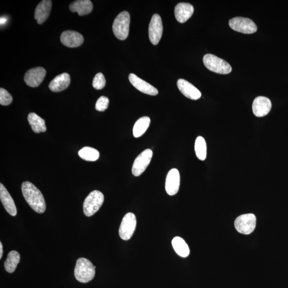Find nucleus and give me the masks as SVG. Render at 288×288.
<instances>
[{
  "label": "nucleus",
  "instance_id": "31",
  "mask_svg": "<svg viewBox=\"0 0 288 288\" xmlns=\"http://www.w3.org/2000/svg\"><path fill=\"white\" fill-rule=\"evenodd\" d=\"M3 255V246L1 242H0V259H1Z\"/></svg>",
  "mask_w": 288,
  "mask_h": 288
},
{
  "label": "nucleus",
  "instance_id": "21",
  "mask_svg": "<svg viewBox=\"0 0 288 288\" xmlns=\"http://www.w3.org/2000/svg\"><path fill=\"white\" fill-rule=\"evenodd\" d=\"M69 8L72 13L77 12L79 16H84L91 12L93 4L90 0H77L71 3Z\"/></svg>",
  "mask_w": 288,
  "mask_h": 288
},
{
  "label": "nucleus",
  "instance_id": "32",
  "mask_svg": "<svg viewBox=\"0 0 288 288\" xmlns=\"http://www.w3.org/2000/svg\"><path fill=\"white\" fill-rule=\"evenodd\" d=\"M7 21V19L3 18V17H1V24H4L5 22Z\"/></svg>",
  "mask_w": 288,
  "mask_h": 288
},
{
  "label": "nucleus",
  "instance_id": "1",
  "mask_svg": "<svg viewBox=\"0 0 288 288\" xmlns=\"http://www.w3.org/2000/svg\"><path fill=\"white\" fill-rule=\"evenodd\" d=\"M21 191L23 196L31 208L38 214H42L46 209L45 202L40 190L29 182L22 184Z\"/></svg>",
  "mask_w": 288,
  "mask_h": 288
},
{
  "label": "nucleus",
  "instance_id": "15",
  "mask_svg": "<svg viewBox=\"0 0 288 288\" xmlns=\"http://www.w3.org/2000/svg\"><path fill=\"white\" fill-rule=\"evenodd\" d=\"M129 80L132 85L142 93L151 96H156L158 94L159 92L156 88L145 81L138 77L136 75L130 74Z\"/></svg>",
  "mask_w": 288,
  "mask_h": 288
},
{
  "label": "nucleus",
  "instance_id": "20",
  "mask_svg": "<svg viewBox=\"0 0 288 288\" xmlns=\"http://www.w3.org/2000/svg\"><path fill=\"white\" fill-rule=\"evenodd\" d=\"M52 7V1L50 0H43L40 2L35 10L34 18L38 24L41 25L47 20L49 16Z\"/></svg>",
  "mask_w": 288,
  "mask_h": 288
},
{
  "label": "nucleus",
  "instance_id": "6",
  "mask_svg": "<svg viewBox=\"0 0 288 288\" xmlns=\"http://www.w3.org/2000/svg\"><path fill=\"white\" fill-rule=\"evenodd\" d=\"M234 226L240 233L249 235L254 231L256 228V217L252 214L242 215L236 219Z\"/></svg>",
  "mask_w": 288,
  "mask_h": 288
},
{
  "label": "nucleus",
  "instance_id": "14",
  "mask_svg": "<svg viewBox=\"0 0 288 288\" xmlns=\"http://www.w3.org/2000/svg\"><path fill=\"white\" fill-rule=\"evenodd\" d=\"M61 41L69 48H76L82 45L84 38L82 34L73 31L63 32L61 36Z\"/></svg>",
  "mask_w": 288,
  "mask_h": 288
},
{
  "label": "nucleus",
  "instance_id": "19",
  "mask_svg": "<svg viewBox=\"0 0 288 288\" xmlns=\"http://www.w3.org/2000/svg\"><path fill=\"white\" fill-rule=\"evenodd\" d=\"M71 83V78L68 73H64L56 77L50 82L49 87L51 91L58 93L68 88Z\"/></svg>",
  "mask_w": 288,
  "mask_h": 288
},
{
  "label": "nucleus",
  "instance_id": "7",
  "mask_svg": "<svg viewBox=\"0 0 288 288\" xmlns=\"http://www.w3.org/2000/svg\"><path fill=\"white\" fill-rule=\"evenodd\" d=\"M229 26L232 30L244 34H252L257 31L255 23L245 17H235L229 21Z\"/></svg>",
  "mask_w": 288,
  "mask_h": 288
},
{
  "label": "nucleus",
  "instance_id": "25",
  "mask_svg": "<svg viewBox=\"0 0 288 288\" xmlns=\"http://www.w3.org/2000/svg\"><path fill=\"white\" fill-rule=\"evenodd\" d=\"M150 123L151 119L148 117H143L138 119L134 126V136L139 138L145 134Z\"/></svg>",
  "mask_w": 288,
  "mask_h": 288
},
{
  "label": "nucleus",
  "instance_id": "17",
  "mask_svg": "<svg viewBox=\"0 0 288 288\" xmlns=\"http://www.w3.org/2000/svg\"><path fill=\"white\" fill-rule=\"evenodd\" d=\"M194 13L193 5L188 3H178L175 8V15L177 21L180 23L187 21Z\"/></svg>",
  "mask_w": 288,
  "mask_h": 288
},
{
  "label": "nucleus",
  "instance_id": "26",
  "mask_svg": "<svg viewBox=\"0 0 288 288\" xmlns=\"http://www.w3.org/2000/svg\"><path fill=\"white\" fill-rule=\"evenodd\" d=\"M78 154L81 158L87 161H95L100 158L99 151L90 147H84L80 149Z\"/></svg>",
  "mask_w": 288,
  "mask_h": 288
},
{
  "label": "nucleus",
  "instance_id": "2",
  "mask_svg": "<svg viewBox=\"0 0 288 288\" xmlns=\"http://www.w3.org/2000/svg\"><path fill=\"white\" fill-rule=\"evenodd\" d=\"M96 267L88 259L80 258L78 259L74 269V276L82 283H88L95 275Z\"/></svg>",
  "mask_w": 288,
  "mask_h": 288
},
{
  "label": "nucleus",
  "instance_id": "16",
  "mask_svg": "<svg viewBox=\"0 0 288 288\" xmlns=\"http://www.w3.org/2000/svg\"><path fill=\"white\" fill-rule=\"evenodd\" d=\"M177 86L181 93L192 100H198L201 97V92L192 83L184 79H179L177 82Z\"/></svg>",
  "mask_w": 288,
  "mask_h": 288
},
{
  "label": "nucleus",
  "instance_id": "23",
  "mask_svg": "<svg viewBox=\"0 0 288 288\" xmlns=\"http://www.w3.org/2000/svg\"><path fill=\"white\" fill-rule=\"evenodd\" d=\"M20 254L18 252L15 250L10 251L4 263L5 270L9 273L14 272L17 266L20 262Z\"/></svg>",
  "mask_w": 288,
  "mask_h": 288
},
{
  "label": "nucleus",
  "instance_id": "11",
  "mask_svg": "<svg viewBox=\"0 0 288 288\" xmlns=\"http://www.w3.org/2000/svg\"><path fill=\"white\" fill-rule=\"evenodd\" d=\"M46 71L42 67L30 69L26 72L24 77L26 84L32 88L37 87L41 84L45 77Z\"/></svg>",
  "mask_w": 288,
  "mask_h": 288
},
{
  "label": "nucleus",
  "instance_id": "13",
  "mask_svg": "<svg viewBox=\"0 0 288 288\" xmlns=\"http://www.w3.org/2000/svg\"><path fill=\"white\" fill-rule=\"evenodd\" d=\"M271 108V102L266 97L258 96L253 102L252 111L257 117L266 116Z\"/></svg>",
  "mask_w": 288,
  "mask_h": 288
},
{
  "label": "nucleus",
  "instance_id": "4",
  "mask_svg": "<svg viewBox=\"0 0 288 288\" xmlns=\"http://www.w3.org/2000/svg\"><path fill=\"white\" fill-rule=\"evenodd\" d=\"M204 64L208 70L221 74H228L232 72V67L228 63L220 58L212 54H206L204 57Z\"/></svg>",
  "mask_w": 288,
  "mask_h": 288
},
{
  "label": "nucleus",
  "instance_id": "3",
  "mask_svg": "<svg viewBox=\"0 0 288 288\" xmlns=\"http://www.w3.org/2000/svg\"><path fill=\"white\" fill-rule=\"evenodd\" d=\"M130 22V15L127 11L120 13L113 24V32L115 37L120 40L128 38Z\"/></svg>",
  "mask_w": 288,
  "mask_h": 288
},
{
  "label": "nucleus",
  "instance_id": "28",
  "mask_svg": "<svg viewBox=\"0 0 288 288\" xmlns=\"http://www.w3.org/2000/svg\"><path fill=\"white\" fill-rule=\"evenodd\" d=\"M106 79L102 73H97L93 82V87L97 90H101L105 87Z\"/></svg>",
  "mask_w": 288,
  "mask_h": 288
},
{
  "label": "nucleus",
  "instance_id": "18",
  "mask_svg": "<svg viewBox=\"0 0 288 288\" xmlns=\"http://www.w3.org/2000/svg\"><path fill=\"white\" fill-rule=\"evenodd\" d=\"M0 199L4 209L12 216H16L17 211L14 201L2 183L0 184Z\"/></svg>",
  "mask_w": 288,
  "mask_h": 288
},
{
  "label": "nucleus",
  "instance_id": "10",
  "mask_svg": "<svg viewBox=\"0 0 288 288\" xmlns=\"http://www.w3.org/2000/svg\"><path fill=\"white\" fill-rule=\"evenodd\" d=\"M163 25L161 17L158 14H154L149 23L148 34L151 43L157 45L162 37Z\"/></svg>",
  "mask_w": 288,
  "mask_h": 288
},
{
  "label": "nucleus",
  "instance_id": "30",
  "mask_svg": "<svg viewBox=\"0 0 288 288\" xmlns=\"http://www.w3.org/2000/svg\"><path fill=\"white\" fill-rule=\"evenodd\" d=\"M109 103V101L107 97L101 96L96 102L95 106L96 110L100 112L105 111L108 107Z\"/></svg>",
  "mask_w": 288,
  "mask_h": 288
},
{
  "label": "nucleus",
  "instance_id": "8",
  "mask_svg": "<svg viewBox=\"0 0 288 288\" xmlns=\"http://www.w3.org/2000/svg\"><path fill=\"white\" fill-rule=\"evenodd\" d=\"M137 221L135 215L129 212L123 217L119 228V235L123 240H129L133 235L136 227Z\"/></svg>",
  "mask_w": 288,
  "mask_h": 288
},
{
  "label": "nucleus",
  "instance_id": "29",
  "mask_svg": "<svg viewBox=\"0 0 288 288\" xmlns=\"http://www.w3.org/2000/svg\"><path fill=\"white\" fill-rule=\"evenodd\" d=\"M13 101V97L6 90L1 88L0 89V104L8 106Z\"/></svg>",
  "mask_w": 288,
  "mask_h": 288
},
{
  "label": "nucleus",
  "instance_id": "22",
  "mask_svg": "<svg viewBox=\"0 0 288 288\" xmlns=\"http://www.w3.org/2000/svg\"><path fill=\"white\" fill-rule=\"evenodd\" d=\"M28 122L31 126L32 130L37 134L40 132H44L47 130L45 124V120L39 117L35 113H31L28 114Z\"/></svg>",
  "mask_w": 288,
  "mask_h": 288
},
{
  "label": "nucleus",
  "instance_id": "12",
  "mask_svg": "<svg viewBox=\"0 0 288 288\" xmlns=\"http://www.w3.org/2000/svg\"><path fill=\"white\" fill-rule=\"evenodd\" d=\"M181 177L179 171L176 168L171 169L167 174L165 188L167 194L172 196L179 191Z\"/></svg>",
  "mask_w": 288,
  "mask_h": 288
},
{
  "label": "nucleus",
  "instance_id": "27",
  "mask_svg": "<svg viewBox=\"0 0 288 288\" xmlns=\"http://www.w3.org/2000/svg\"><path fill=\"white\" fill-rule=\"evenodd\" d=\"M195 152L197 158L204 161L206 157V144L204 138L199 136L195 142Z\"/></svg>",
  "mask_w": 288,
  "mask_h": 288
},
{
  "label": "nucleus",
  "instance_id": "24",
  "mask_svg": "<svg viewBox=\"0 0 288 288\" xmlns=\"http://www.w3.org/2000/svg\"><path fill=\"white\" fill-rule=\"evenodd\" d=\"M172 245L178 255L185 258L189 255L188 246L183 239L178 237L174 238L172 241Z\"/></svg>",
  "mask_w": 288,
  "mask_h": 288
},
{
  "label": "nucleus",
  "instance_id": "9",
  "mask_svg": "<svg viewBox=\"0 0 288 288\" xmlns=\"http://www.w3.org/2000/svg\"><path fill=\"white\" fill-rule=\"evenodd\" d=\"M153 154L151 149H146L138 155L132 165V173L134 176H140L145 171L151 163Z\"/></svg>",
  "mask_w": 288,
  "mask_h": 288
},
{
  "label": "nucleus",
  "instance_id": "5",
  "mask_svg": "<svg viewBox=\"0 0 288 288\" xmlns=\"http://www.w3.org/2000/svg\"><path fill=\"white\" fill-rule=\"evenodd\" d=\"M104 201V196L99 191L91 192L84 201L83 208L84 215L87 217L93 216L100 210Z\"/></svg>",
  "mask_w": 288,
  "mask_h": 288
}]
</instances>
